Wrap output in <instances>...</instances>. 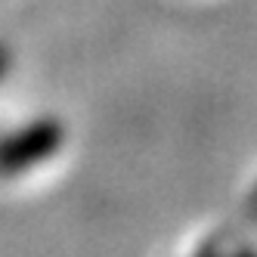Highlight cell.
Listing matches in <instances>:
<instances>
[{
    "label": "cell",
    "instance_id": "7a4b0ae2",
    "mask_svg": "<svg viewBox=\"0 0 257 257\" xmlns=\"http://www.w3.org/2000/svg\"><path fill=\"white\" fill-rule=\"evenodd\" d=\"M10 65H13V59H10V50H7V47H0V81H4V78L10 75Z\"/></svg>",
    "mask_w": 257,
    "mask_h": 257
},
{
    "label": "cell",
    "instance_id": "6da1fadb",
    "mask_svg": "<svg viewBox=\"0 0 257 257\" xmlns=\"http://www.w3.org/2000/svg\"><path fill=\"white\" fill-rule=\"evenodd\" d=\"M65 143V127L56 118H38L0 137V177H16L53 158Z\"/></svg>",
    "mask_w": 257,
    "mask_h": 257
},
{
    "label": "cell",
    "instance_id": "3957f363",
    "mask_svg": "<svg viewBox=\"0 0 257 257\" xmlns=\"http://www.w3.org/2000/svg\"><path fill=\"white\" fill-rule=\"evenodd\" d=\"M235 257H254V254H235Z\"/></svg>",
    "mask_w": 257,
    "mask_h": 257
}]
</instances>
